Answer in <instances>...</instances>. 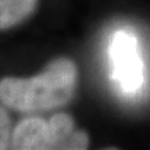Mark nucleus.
<instances>
[{"instance_id": "2", "label": "nucleus", "mask_w": 150, "mask_h": 150, "mask_svg": "<svg viewBox=\"0 0 150 150\" xmlns=\"http://www.w3.org/2000/svg\"><path fill=\"white\" fill-rule=\"evenodd\" d=\"M111 81L124 96H138L145 82V65L138 36L129 29H118L107 46Z\"/></svg>"}, {"instance_id": "1", "label": "nucleus", "mask_w": 150, "mask_h": 150, "mask_svg": "<svg viewBox=\"0 0 150 150\" xmlns=\"http://www.w3.org/2000/svg\"><path fill=\"white\" fill-rule=\"evenodd\" d=\"M76 88L74 61L60 57L38 75L29 78H3L0 102L6 107L22 112L59 108L70 102Z\"/></svg>"}, {"instance_id": "4", "label": "nucleus", "mask_w": 150, "mask_h": 150, "mask_svg": "<svg viewBox=\"0 0 150 150\" xmlns=\"http://www.w3.org/2000/svg\"><path fill=\"white\" fill-rule=\"evenodd\" d=\"M38 0H0V31L25 21L36 8Z\"/></svg>"}, {"instance_id": "3", "label": "nucleus", "mask_w": 150, "mask_h": 150, "mask_svg": "<svg viewBox=\"0 0 150 150\" xmlns=\"http://www.w3.org/2000/svg\"><path fill=\"white\" fill-rule=\"evenodd\" d=\"M10 147L18 150H47L64 149V145L50 120L31 117L22 120L13 128Z\"/></svg>"}, {"instance_id": "5", "label": "nucleus", "mask_w": 150, "mask_h": 150, "mask_svg": "<svg viewBox=\"0 0 150 150\" xmlns=\"http://www.w3.org/2000/svg\"><path fill=\"white\" fill-rule=\"evenodd\" d=\"M11 134H13V127H11L10 115L0 106V150L10 147Z\"/></svg>"}]
</instances>
